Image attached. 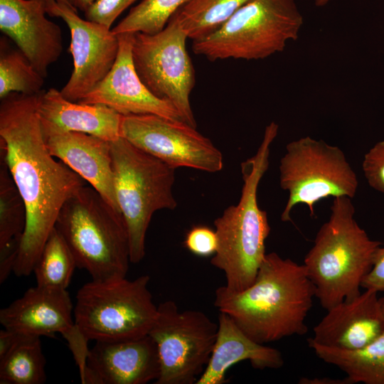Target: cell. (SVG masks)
Wrapping results in <instances>:
<instances>
[{
	"instance_id": "6da1fadb",
	"label": "cell",
	"mask_w": 384,
	"mask_h": 384,
	"mask_svg": "<svg viewBox=\"0 0 384 384\" xmlns=\"http://www.w3.org/2000/svg\"><path fill=\"white\" fill-rule=\"evenodd\" d=\"M39 94L1 99L0 149L26 208V225L13 272L33 271L65 203L85 181L48 151L38 110Z\"/></svg>"
},
{
	"instance_id": "7a4b0ae2",
	"label": "cell",
	"mask_w": 384,
	"mask_h": 384,
	"mask_svg": "<svg viewBox=\"0 0 384 384\" xmlns=\"http://www.w3.org/2000/svg\"><path fill=\"white\" fill-rule=\"evenodd\" d=\"M315 294L304 265L270 252L265 255L250 287L238 293L218 287L214 306L252 340L265 344L304 335Z\"/></svg>"
},
{
	"instance_id": "3957f363",
	"label": "cell",
	"mask_w": 384,
	"mask_h": 384,
	"mask_svg": "<svg viewBox=\"0 0 384 384\" xmlns=\"http://www.w3.org/2000/svg\"><path fill=\"white\" fill-rule=\"evenodd\" d=\"M278 129L274 122L266 127L256 154L241 164L243 185L239 202L225 209L214 221L218 246L210 263L224 272L223 287L231 293L242 292L253 283L267 254L265 242L270 226L267 212L258 206L257 195Z\"/></svg>"
},
{
	"instance_id": "277c9868",
	"label": "cell",
	"mask_w": 384,
	"mask_h": 384,
	"mask_svg": "<svg viewBox=\"0 0 384 384\" xmlns=\"http://www.w3.org/2000/svg\"><path fill=\"white\" fill-rule=\"evenodd\" d=\"M354 214L351 198L334 197L330 217L304 260L315 297L326 310L361 294L363 279L381 245L359 226Z\"/></svg>"
},
{
	"instance_id": "5b68a950",
	"label": "cell",
	"mask_w": 384,
	"mask_h": 384,
	"mask_svg": "<svg viewBox=\"0 0 384 384\" xmlns=\"http://www.w3.org/2000/svg\"><path fill=\"white\" fill-rule=\"evenodd\" d=\"M55 228L92 280L126 277L130 261L126 225L92 186H84L61 208Z\"/></svg>"
},
{
	"instance_id": "8992f818",
	"label": "cell",
	"mask_w": 384,
	"mask_h": 384,
	"mask_svg": "<svg viewBox=\"0 0 384 384\" xmlns=\"http://www.w3.org/2000/svg\"><path fill=\"white\" fill-rule=\"evenodd\" d=\"M117 203L127 230L130 261L145 256L147 229L154 213L174 210L176 169L120 137L110 142Z\"/></svg>"
},
{
	"instance_id": "52a82bcc",
	"label": "cell",
	"mask_w": 384,
	"mask_h": 384,
	"mask_svg": "<svg viewBox=\"0 0 384 384\" xmlns=\"http://www.w3.org/2000/svg\"><path fill=\"white\" fill-rule=\"evenodd\" d=\"M303 23L295 0H250L217 31L193 41L192 48L212 61L262 60L296 41Z\"/></svg>"
},
{
	"instance_id": "ba28073f",
	"label": "cell",
	"mask_w": 384,
	"mask_h": 384,
	"mask_svg": "<svg viewBox=\"0 0 384 384\" xmlns=\"http://www.w3.org/2000/svg\"><path fill=\"white\" fill-rule=\"evenodd\" d=\"M142 275L92 280L78 291L74 319L90 341H112L137 338L149 334L156 318V306Z\"/></svg>"
},
{
	"instance_id": "9c48e42d",
	"label": "cell",
	"mask_w": 384,
	"mask_h": 384,
	"mask_svg": "<svg viewBox=\"0 0 384 384\" xmlns=\"http://www.w3.org/2000/svg\"><path fill=\"white\" fill-rule=\"evenodd\" d=\"M279 169L280 186L289 193L281 215L284 222L291 221V212L298 204L307 206L313 216L320 200L330 196L353 198L358 186L343 151L309 136L287 144Z\"/></svg>"
},
{
	"instance_id": "30bf717a",
	"label": "cell",
	"mask_w": 384,
	"mask_h": 384,
	"mask_svg": "<svg viewBox=\"0 0 384 384\" xmlns=\"http://www.w3.org/2000/svg\"><path fill=\"white\" fill-rule=\"evenodd\" d=\"M218 328L201 311H180L172 300L160 303L149 332L160 361V374L154 383H196L210 360Z\"/></svg>"
},
{
	"instance_id": "8fae6325",
	"label": "cell",
	"mask_w": 384,
	"mask_h": 384,
	"mask_svg": "<svg viewBox=\"0 0 384 384\" xmlns=\"http://www.w3.org/2000/svg\"><path fill=\"white\" fill-rule=\"evenodd\" d=\"M187 38L178 22L171 18L156 33H134L132 58L146 87L156 97L171 103L183 121L196 128L190 103L195 72L186 49Z\"/></svg>"
},
{
	"instance_id": "7c38bea8",
	"label": "cell",
	"mask_w": 384,
	"mask_h": 384,
	"mask_svg": "<svg viewBox=\"0 0 384 384\" xmlns=\"http://www.w3.org/2000/svg\"><path fill=\"white\" fill-rule=\"evenodd\" d=\"M120 137L169 166L209 173L222 170L221 151L212 142L182 121L155 114L122 115Z\"/></svg>"
},
{
	"instance_id": "4fadbf2b",
	"label": "cell",
	"mask_w": 384,
	"mask_h": 384,
	"mask_svg": "<svg viewBox=\"0 0 384 384\" xmlns=\"http://www.w3.org/2000/svg\"><path fill=\"white\" fill-rule=\"evenodd\" d=\"M4 328L18 334L36 336H53L60 334L67 341L83 377L90 348L89 339L76 325L74 306L67 289L36 285L22 297L0 310Z\"/></svg>"
},
{
	"instance_id": "5bb4252c",
	"label": "cell",
	"mask_w": 384,
	"mask_h": 384,
	"mask_svg": "<svg viewBox=\"0 0 384 384\" xmlns=\"http://www.w3.org/2000/svg\"><path fill=\"white\" fill-rule=\"evenodd\" d=\"M77 11L66 3L46 1L48 15L63 19L70 33L73 70L60 92L65 99L78 102L112 68L119 50V39L112 28L82 19Z\"/></svg>"
},
{
	"instance_id": "9a60e30c",
	"label": "cell",
	"mask_w": 384,
	"mask_h": 384,
	"mask_svg": "<svg viewBox=\"0 0 384 384\" xmlns=\"http://www.w3.org/2000/svg\"><path fill=\"white\" fill-rule=\"evenodd\" d=\"M134 33L117 35L119 50L112 68L78 102L103 105L122 115L155 114L183 122L171 103L156 97L139 78L132 58Z\"/></svg>"
},
{
	"instance_id": "2e32d148",
	"label": "cell",
	"mask_w": 384,
	"mask_h": 384,
	"mask_svg": "<svg viewBox=\"0 0 384 384\" xmlns=\"http://www.w3.org/2000/svg\"><path fill=\"white\" fill-rule=\"evenodd\" d=\"M46 14V0H0L1 31L44 78L63 52L61 28Z\"/></svg>"
},
{
	"instance_id": "e0dca14e",
	"label": "cell",
	"mask_w": 384,
	"mask_h": 384,
	"mask_svg": "<svg viewBox=\"0 0 384 384\" xmlns=\"http://www.w3.org/2000/svg\"><path fill=\"white\" fill-rule=\"evenodd\" d=\"M160 361L149 335L112 341H95L90 348L83 384H146L156 381Z\"/></svg>"
},
{
	"instance_id": "ac0fdd59",
	"label": "cell",
	"mask_w": 384,
	"mask_h": 384,
	"mask_svg": "<svg viewBox=\"0 0 384 384\" xmlns=\"http://www.w3.org/2000/svg\"><path fill=\"white\" fill-rule=\"evenodd\" d=\"M41 122L50 153L120 212L114 191L110 142L85 133L65 131L41 119Z\"/></svg>"
},
{
	"instance_id": "d6986e66",
	"label": "cell",
	"mask_w": 384,
	"mask_h": 384,
	"mask_svg": "<svg viewBox=\"0 0 384 384\" xmlns=\"http://www.w3.org/2000/svg\"><path fill=\"white\" fill-rule=\"evenodd\" d=\"M378 293L365 289L326 310L309 338L324 346L348 350L370 343L384 332V315Z\"/></svg>"
},
{
	"instance_id": "ffe728a7",
	"label": "cell",
	"mask_w": 384,
	"mask_h": 384,
	"mask_svg": "<svg viewBox=\"0 0 384 384\" xmlns=\"http://www.w3.org/2000/svg\"><path fill=\"white\" fill-rule=\"evenodd\" d=\"M215 343L208 363L196 384H223L228 370L249 361L255 369H278L283 366L282 353L248 337L225 313L219 311Z\"/></svg>"
},
{
	"instance_id": "44dd1931",
	"label": "cell",
	"mask_w": 384,
	"mask_h": 384,
	"mask_svg": "<svg viewBox=\"0 0 384 384\" xmlns=\"http://www.w3.org/2000/svg\"><path fill=\"white\" fill-rule=\"evenodd\" d=\"M38 110L42 121L65 131L85 133L108 142L120 137L122 114L103 105L70 101L53 87L40 93Z\"/></svg>"
},
{
	"instance_id": "7402d4cb",
	"label": "cell",
	"mask_w": 384,
	"mask_h": 384,
	"mask_svg": "<svg viewBox=\"0 0 384 384\" xmlns=\"http://www.w3.org/2000/svg\"><path fill=\"white\" fill-rule=\"evenodd\" d=\"M307 341L319 358L338 368L353 383L384 384V332L367 346L354 350L324 346L310 338Z\"/></svg>"
},
{
	"instance_id": "603a6c76",
	"label": "cell",
	"mask_w": 384,
	"mask_h": 384,
	"mask_svg": "<svg viewBox=\"0 0 384 384\" xmlns=\"http://www.w3.org/2000/svg\"><path fill=\"white\" fill-rule=\"evenodd\" d=\"M45 366L40 336L21 334L0 358V383L42 384L46 380Z\"/></svg>"
},
{
	"instance_id": "cb8c5ba5",
	"label": "cell",
	"mask_w": 384,
	"mask_h": 384,
	"mask_svg": "<svg viewBox=\"0 0 384 384\" xmlns=\"http://www.w3.org/2000/svg\"><path fill=\"white\" fill-rule=\"evenodd\" d=\"M250 0H188L171 16L186 33L198 41L217 31Z\"/></svg>"
},
{
	"instance_id": "d4e9b609",
	"label": "cell",
	"mask_w": 384,
	"mask_h": 384,
	"mask_svg": "<svg viewBox=\"0 0 384 384\" xmlns=\"http://www.w3.org/2000/svg\"><path fill=\"white\" fill-rule=\"evenodd\" d=\"M75 267L74 255L55 226L33 268L36 285L67 289Z\"/></svg>"
},
{
	"instance_id": "484cf974",
	"label": "cell",
	"mask_w": 384,
	"mask_h": 384,
	"mask_svg": "<svg viewBox=\"0 0 384 384\" xmlns=\"http://www.w3.org/2000/svg\"><path fill=\"white\" fill-rule=\"evenodd\" d=\"M44 77L18 48L9 46L5 38L0 42V98L12 92L36 95L43 92Z\"/></svg>"
},
{
	"instance_id": "4316f807",
	"label": "cell",
	"mask_w": 384,
	"mask_h": 384,
	"mask_svg": "<svg viewBox=\"0 0 384 384\" xmlns=\"http://www.w3.org/2000/svg\"><path fill=\"white\" fill-rule=\"evenodd\" d=\"M0 163V250H1L14 241L21 240L26 225V208L1 154Z\"/></svg>"
},
{
	"instance_id": "83f0119b",
	"label": "cell",
	"mask_w": 384,
	"mask_h": 384,
	"mask_svg": "<svg viewBox=\"0 0 384 384\" xmlns=\"http://www.w3.org/2000/svg\"><path fill=\"white\" fill-rule=\"evenodd\" d=\"M188 0H142L112 28L114 34L156 33L164 28L175 12Z\"/></svg>"
},
{
	"instance_id": "f1b7e54d",
	"label": "cell",
	"mask_w": 384,
	"mask_h": 384,
	"mask_svg": "<svg viewBox=\"0 0 384 384\" xmlns=\"http://www.w3.org/2000/svg\"><path fill=\"white\" fill-rule=\"evenodd\" d=\"M362 170L369 186L384 194V140L365 154Z\"/></svg>"
},
{
	"instance_id": "f546056e",
	"label": "cell",
	"mask_w": 384,
	"mask_h": 384,
	"mask_svg": "<svg viewBox=\"0 0 384 384\" xmlns=\"http://www.w3.org/2000/svg\"><path fill=\"white\" fill-rule=\"evenodd\" d=\"M137 0H95L85 12L86 19L111 28L114 21Z\"/></svg>"
},
{
	"instance_id": "4dcf8cb0",
	"label": "cell",
	"mask_w": 384,
	"mask_h": 384,
	"mask_svg": "<svg viewBox=\"0 0 384 384\" xmlns=\"http://www.w3.org/2000/svg\"><path fill=\"white\" fill-rule=\"evenodd\" d=\"M184 245L191 252L197 256L213 255L218 246L215 231L204 225L193 227L186 235Z\"/></svg>"
},
{
	"instance_id": "1f68e13d",
	"label": "cell",
	"mask_w": 384,
	"mask_h": 384,
	"mask_svg": "<svg viewBox=\"0 0 384 384\" xmlns=\"http://www.w3.org/2000/svg\"><path fill=\"white\" fill-rule=\"evenodd\" d=\"M361 287L384 293V247L378 248L372 268L363 279Z\"/></svg>"
},
{
	"instance_id": "d6a6232c",
	"label": "cell",
	"mask_w": 384,
	"mask_h": 384,
	"mask_svg": "<svg viewBox=\"0 0 384 384\" xmlns=\"http://www.w3.org/2000/svg\"><path fill=\"white\" fill-rule=\"evenodd\" d=\"M21 336V334L5 328L0 331V358L12 348Z\"/></svg>"
},
{
	"instance_id": "836d02e7",
	"label": "cell",
	"mask_w": 384,
	"mask_h": 384,
	"mask_svg": "<svg viewBox=\"0 0 384 384\" xmlns=\"http://www.w3.org/2000/svg\"><path fill=\"white\" fill-rule=\"evenodd\" d=\"M299 384H353L348 378L343 379H334L331 378H313L302 377L299 380Z\"/></svg>"
},
{
	"instance_id": "e575fe53",
	"label": "cell",
	"mask_w": 384,
	"mask_h": 384,
	"mask_svg": "<svg viewBox=\"0 0 384 384\" xmlns=\"http://www.w3.org/2000/svg\"><path fill=\"white\" fill-rule=\"evenodd\" d=\"M68 3L76 10H80L84 13L92 4L95 0H67Z\"/></svg>"
},
{
	"instance_id": "d590c367",
	"label": "cell",
	"mask_w": 384,
	"mask_h": 384,
	"mask_svg": "<svg viewBox=\"0 0 384 384\" xmlns=\"http://www.w3.org/2000/svg\"><path fill=\"white\" fill-rule=\"evenodd\" d=\"M330 0H315V4L317 6H324L326 5Z\"/></svg>"
},
{
	"instance_id": "8d00e7d4",
	"label": "cell",
	"mask_w": 384,
	"mask_h": 384,
	"mask_svg": "<svg viewBox=\"0 0 384 384\" xmlns=\"http://www.w3.org/2000/svg\"><path fill=\"white\" fill-rule=\"evenodd\" d=\"M380 302L383 314L384 315V297H380Z\"/></svg>"
},
{
	"instance_id": "74e56055",
	"label": "cell",
	"mask_w": 384,
	"mask_h": 384,
	"mask_svg": "<svg viewBox=\"0 0 384 384\" xmlns=\"http://www.w3.org/2000/svg\"><path fill=\"white\" fill-rule=\"evenodd\" d=\"M46 1H48V0H46ZM55 1H59V2H63V3H66V4H70L67 0H55Z\"/></svg>"
}]
</instances>
